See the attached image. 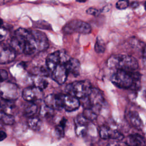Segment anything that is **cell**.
Segmentation results:
<instances>
[{
  "mask_svg": "<svg viewBox=\"0 0 146 146\" xmlns=\"http://www.w3.org/2000/svg\"><path fill=\"white\" fill-rule=\"evenodd\" d=\"M54 113V110L48 107L46 105L43 106L40 110V114L43 117H48L52 116Z\"/></svg>",
  "mask_w": 146,
  "mask_h": 146,
  "instance_id": "cell-25",
  "label": "cell"
},
{
  "mask_svg": "<svg viewBox=\"0 0 146 146\" xmlns=\"http://www.w3.org/2000/svg\"><path fill=\"white\" fill-rule=\"evenodd\" d=\"M48 47V41L46 34L39 30H28L25 36L23 52L27 55L44 51Z\"/></svg>",
  "mask_w": 146,
  "mask_h": 146,
  "instance_id": "cell-2",
  "label": "cell"
},
{
  "mask_svg": "<svg viewBox=\"0 0 146 146\" xmlns=\"http://www.w3.org/2000/svg\"><path fill=\"white\" fill-rule=\"evenodd\" d=\"M99 135L103 139H112L117 140H121L124 136L116 129H112L107 125H102L99 129Z\"/></svg>",
  "mask_w": 146,
  "mask_h": 146,
  "instance_id": "cell-13",
  "label": "cell"
},
{
  "mask_svg": "<svg viewBox=\"0 0 146 146\" xmlns=\"http://www.w3.org/2000/svg\"><path fill=\"white\" fill-rule=\"evenodd\" d=\"M62 109L67 111H73L80 106L79 99L68 94H59Z\"/></svg>",
  "mask_w": 146,
  "mask_h": 146,
  "instance_id": "cell-10",
  "label": "cell"
},
{
  "mask_svg": "<svg viewBox=\"0 0 146 146\" xmlns=\"http://www.w3.org/2000/svg\"><path fill=\"white\" fill-rule=\"evenodd\" d=\"M2 115L1 116V120L2 121V122L7 125H11L13 124L14 122V117L12 115H9L6 114L4 113H2Z\"/></svg>",
  "mask_w": 146,
  "mask_h": 146,
  "instance_id": "cell-26",
  "label": "cell"
},
{
  "mask_svg": "<svg viewBox=\"0 0 146 146\" xmlns=\"http://www.w3.org/2000/svg\"><path fill=\"white\" fill-rule=\"evenodd\" d=\"M86 13L87 14H89V15H94V16H97L99 15V11L95 9V8H93V7H90L88 8L87 10H86Z\"/></svg>",
  "mask_w": 146,
  "mask_h": 146,
  "instance_id": "cell-29",
  "label": "cell"
},
{
  "mask_svg": "<svg viewBox=\"0 0 146 146\" xmlns=\"http://www.w3.org/2000/svg\"><path fill=\"white\" fill-rule=\"evenodd\" d=\"M8 77V74L5 70L0 69V82L5 81Z\"/></svg>",
  "mask_w": 146,
  "mask_h": 146,
  "instance_id": "cell-31",
  "label": "cell"
},
{
  "mask_svg": "<svg viewBox=\"0 0 146 146\" xmlns=\"http://www.w3.org/2000/svg\"><path fill=\"white\" fill-rule=\"evenodd\" d=\"M66 67L68 74L71 73L76 76L79 75L80 64L78 59L70 57L66 63Z\"/></svg>",
  "mask_w": 146,
  "mask_h": 146,
  "instance_id": "cell-16",
  "label": "cell"
},
{
  "mask_svg": "<svg viewBox=\"0 0 146 146\" xmlns=\"http://www.w3.org/2000/svg\"><path fill=\"white\" fill-rule=\"evenodd\" d=\"M7 137L6 133L3 131H0V141L5 139Z\"/></svg>",
  "mask_w": 146,
  "mask_h": 146,
  "instance_id": "cell-32",
  "label": "cell"
},
{
  "mask_svg": "<svg viewBox=\"0 0 146 146\" xmlns=\"http://www.w3.org/2000/svg\"><path fill=\"white\" fill-rule=\"evenodd\" d=\"M108 66L116 69L125 71H133L138 68V62L133 56L126 54L112 55L107 60Z\"/></svg>",
  "mask_w": 146,
  "mask_h": 146,
  "instance_id": "cell-3",
  "label": "cell"
},
{
  "mask_svg": "<svg viewBox=\"0 0 146 146\" xmlns=\"http://www.w3.org/2000/svg\"><path fill=\"white\" fill-rule=\"evenodd\" d=\"M27 29L19 28L15 31L14 35L11 38L9 45L16 53H22L24 51L25 45V36Z\"/></svg>",
  "mask_w": 146,
  "mask_h": 146,
  "instance_id": "cell-9",
  "label": "cell"
},
{
  "mask_svg": "<svg viewBox=\"0 0 146 146\" xmlns=\"http://www.w3.org/2000/svg\"><path fill=\"white\" fill-rule=\"evenodd\" d=\"M45 105L52 110H61L59 94H50L44 98Z\"/></svg>",
  "mask_w": 146,
  "mask_h": 146,
  "instance_id": "cell-15",
  "label": "cell"
},
{
  "mask_svg": "<svg viewBox=\"0 0 146 146\" xmlns=\"http://www.w3.org/2000/svg\"><path fill=\"white\" fill-rule=\"evenodd\" d=\"M67 120L63 117L59 124L55 127V132L56 135L59 137H63L64 135V127L66 125Z\"/></svg>",
  "mask_w": 146,
  "mask_h": 146,
  "instance_id": "cell-24",
  "label": "cell"
},
{
  "mask_svg": "<svg viewBox=\"0 0 146 146\" xmlns=\"http://www.w3.org/2000/svg\"><path fill=\"white\" fill-rule=\"evenodd\" d=\"M15 107L14 101L2 99L0 102V111L2 113L13 115Z\"/></svg>",
  "mask_w": 146,
  "mask_h": 146,
  "instance_id": "cell-19",
  "label": "cell"
},
{
  "mask_svg": "<svg viewBox=\"0 0 146 146\" xmlns=\"http://www.w3.org/2000/svg\"><path fill=\"white\" fill-rule=\"evenodd\" d=\"M27 124L31 129L34 131H38L41 127L42 121L39 117L34 116L29 117L27 121Z\"/></svg>",
  "mask_w": 146,
  "mask_h": 146,
  "instance_id": "cell-20",
  "label": "cell"
},
{
  "mask_svg": "<svg viewBox=\"0 0 146 146\" xmlns=\"http://www.w3.org/2000/svg\"><path fill=\"white\" fill-rule=\"evenodd\" d=\"M3 23V20L0 18V27H2V25Z\"/></svg>",
  "mask_w": 146,
  "mask_h": 146,
  "instance_id": "cell-35",
  "label": "cell"
},
{
  "mask_svg": "<svg viewBox=\"0 0 146 146\" xmlns=\"http://www.w3.org/2000/svg\"><path fill=\"white\" fill-rule=\"evenodd\" d=\"M16 56L15 51L9 44H0V63L6 64L11 62Z\"/></svg>",
  "mask_w": 146,
  "mask_h": 146,
  "instance_id": "cell-12",
  "label": "cell"
},
{
  "mask_svg": "<svg viewBox=\"0 0 146 146\" xmlns=\"http://www.w3.org/2000/svg\"><path fill=\"white\" fill-rule=\"evenodd\" d=\"M144 8H145V10H146V1L144 3Z\"/></svg>",
  "mask_w": 146,
  "mask_h": 146,
  "instance_id": "cell-38",
  "label": "cell"
},
{
  "mask_svg": "<svg viewBox=\"0 0 146 146\" xmlns=\"http://www.w3.org/2000/svg\"><path fill=\"white\" fill-rule=\"evenodd\" d=\"M20 95V89L15 83L3 81L0 82V97L2 99L14 101Z\"/></svg>",
  "mask_w": 146,
  "mask_h": 146,
  "instance_id": "cell-7",
  "label": "cell"
},
{
  "mask_svg": "<svg viewBox=\"0 0 146 146\" xmlns=\"http://www.w3.org/2000/svg\"><path fill=\"white\" fill-rule=\"evenodd\" d=\"M42 96V90L34 86L26 87L22 91L23 98L29 102L33 103L35 101L40 100Z\"/></svg>",
  "mask_w": 146,
  "mask_h": 146,
  "instance_id": "cell-11",
  "label": "cell"
},
{
  "mask_svg": "<svg viewBox=\"0 0 146 146\" xmlns=\"http://www.w3.org/2000/svg\"><path fill=\"white\" fill-rule=\"evenodd\" d=\"M33 82H34V86L36 87L37 88H39L41 90L45 89L48 84V82L45 79L38 75V76H36L34 78Z\"/></svg>",
  "mask_w": 146,
  "mask_h": 146,
  "instance_id": "cell-22",
  "label": "cell"
},
{
  "mask_svg": "<svg viewBox=\"0 0 146 146\" xmlns=\"http://www.w3.org/2000/svg\"><path fill=\"white\" fill-rule=\"evenodd\" d=\"M125 144L128 146H143L145 144V141L140 135L132 134L126 138Z\"/></svg>",
  "mask_w": 146,
  "mask_h": 146,
  "instance_id": "cell-17",
  "label": "cell"
},
{
  "mask_svg": "<svg viewBox=\"0 0 146 146\" xmlns=\"http://www.w3.org/2000/svg\"><path fill=\"white\" fill-rule=\"evenodd\" d=\"M63 31L67 34L74 33L88 34L91 33V27L86 22L80 20H72L64 25L63 28Z\"/></svg>",
  "mask_w": 146,
  "mask_h": 146,
  "instance_id": "cell-8",
  "label": "cell"
},
{
  "mask_svg": "<svg viewBox=\"0 0 146 146\" xmlns=\"http://www.w3.org/2000/svg\"><path fill=\"white\" fill-rule=\"evenodd\" d=\"M70 57L64 50H58L49 54L46 59L47 68L54 80L59 84H63L69 74L66 63Z\"/></svg>",
  "mask_w": 146,
  "mask_h": 146,
  "instance_id": "cell-1",
  "label": "cell"
},
{
  "mask_svg": "<svg viewBox=\"0 0 146 146\" xmlns=\"http://www.w3.org/2000/svg\"><path fill=\"white\" fill-rule=\"evenodd\" d=\"M144 58H145V59L146 60V50H145V52H144Z\"/></svg>",
  "mask_w": 146,
  "mask_h": 146,
  "instance_id": "cell-37",
  "label": "cell"
},
{
  "mask_svg": "<svg viewBox=\"0 0 146 146\" xmlns=\"http://www.w3.org/2000/svg\"><path fill=\"white\" fill-rule=\"evenodd\" d=\"M127 118L131 125L137 128L143 127V122L139 113L135 111H129L127 113Z\"/></svg>",
  "mask_w": 146,
  "mask_h": 146,
  "instance_id": "cell-18",
  "label": "cell"
},
{
  "mask_svg": "<svg viewBox=\"0 0 146 146\" xmlns=\"http://www.w3.org/2000/svg\"><path fill=\"white\" fill-rule=\"evenodd\" d=\"M91 83L87 80L76 81L68 84L66 87L67 94L78 99H82L87 96L92 89Z\"/></svg>",
  "mask_w": 146,
  "mask_h": 146,
  "instance_id": "cell-6",
  "label": "cell"
},
{
  "mask_svg": "<svg viewBox=\"0 0 146 146\" xmlns=\"http://www.w3.org/2000/svg\"><path fill=\"white\" fill-rule=\"evenodd\" d=\"M107 146H121L119 143L116 142H112L109 143Z\"/></svg>",
  "mask_w": 146,
  "mask_h": 146,
  "instance_id": "cell-34",
  "label": "cell"
},
{
  "mask_svg": "<svg viewBox=\"0 0 146 146\" xmlns=\"http://www.w3.org/2000/svg\"><path fill=\"white\" fill-rule=\"evenodd\" d=\"M140 75L133 71L116 70L111 76V82L117 87L129 88L136 86L140 80Z\"/></svg>",
  "mask_w": 146,
  "mask_h": 146,
  "instance_id": "cell-4",
  "label": "cell"
},
{
  "mask_svg": "<svg viewBox=\"0 0 146 146\" xmlns=\"http://www.w3.org/2000/svg\"><path fill=\"white\" fill-rule=\"evenodd\" d=\"M84 109H91L98 114L104 102V97L102 92L98 88H92L89 94L81 99Z\"/></svg>",
  "mask_w": 146,
  "mask_h": 146,
  "instance_id": "cell-5",
  "label": "cell"
},
{
  "mask_svg": "<svg viewBox=\"0 0 146 146\" xmlns=\"http://www.w3.org/2000/svg\"><path fill=\"white\" fill-rule=\"evenodd\" d=\"M36 111V105L33 102H30V103L26 104L24 108V115L29 117H30L34 116Z\"/></svg>",
  "mask_w": 146,
  "mask_h": 146,
  "instance_id": "cell-21",
  "label": "cell"
},
{
  "mask_svg": "<svg viewBox=\"0 0 146 146\" xmlns=\"http://www.w3.org/2000/svg\"><path fill=\"white\" fill-rule=\"evenodd\" d=\"M106 50V44L100 36H98L95 44V50L97 53H103Z\"/></svg>",
  "mask_w": 146,
  "mask_h": 146,
  "instance_id": "cell-23",
  "label": "cell"
},
{
  "mask_svg": "<svg viewBox=\"0 0 146 146\" xmlns=\"http://www.w3.org/2000/svg\"><path fill=\"white\" fill-rule=\"evenodd\" d=\"M83 115L89 121L90 120H95L96 117L98 114L96 113L94 111H93L92 110H91V109H88V108H86L84 109V111H83Z\"/></svg>",
  "mask_w": 146,
  "mask_h": 146,
  "instance_id": "cell-27",
  "label": "cell"
},
{
  "mask_svg": "<svg viewBox=\"0 0 146 146\" xmlns=\"http://www.w3.org/2000/svg\"><path fill=\"white\" fill-rule=\"evenodd\" d=\"M77 2H81V3H83V2H85L87 0H76Z\"/></svg>",
  "mask_w": 146,
  "mask_h": 146,
  "instance_id": "cell-36",
  "label": "cell"
},
{
  "mask_svg": "<svg viewBox=\"0 0 146 146\" xmlns=\"http://www.w3.org/2000/svg\"><path fill=\"white\" fill-rule=\"evenodd\" d=\"M7 30L5 28L2 27H0V42L5 40V39L7 36Z\"/></svg>",
  "mask_w": 146,
  "mask_h": 146,
  "instance_id": "cell-30",
  "label": "cell"
},
{
  "mask_svg": "<svg viewBox=\"0 0 146 146\" xmlns=\"http://www.w3.org/2000/svg\"><path fill=\"white\" fill-rule=\"evenodd\" d=\"M11 0H0V6L4 5L9 2H10Z\"/></svg>",
  "mask_w": 146,
  "mask_h": 146,
  "instance_id": "cell-33",
  "label": "cell"
},
{
  "mask_svg": "<svg viewBox=\"0 0 146 146\" xmlns=\"http://www.w3.org/2000/svg\"><path fill=\"white\" fill-rule=\"evenodd\" d=\"M129 4V0H119L116 3V7L118 9L123 10L127 9Z\"/></svg>",
  "mask_w": 146,
  "mask_h": 146,
  "instance_id": "cell-28",
  "label": "cell"
},
{
  "mask_svg": "<svg viewBox=\"0 0 146 146\" xmlns=\"http://www.w3.org/2000/svg\"><path fill=\"white\" fill-rule=\"evenodd\" d=\"M89 120L83 115H78L75 119V132L79 136H84L87 131Z\"/></svg>",
  "mask_w": 146,
  "mask_h": 146,
  "instance_id": "cell-14",
  "label": "cell"
}]
</instances>
